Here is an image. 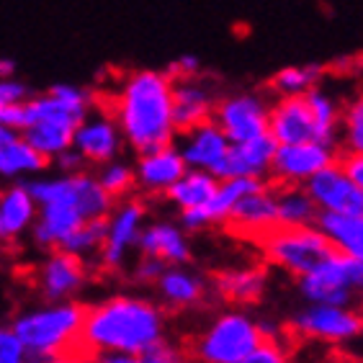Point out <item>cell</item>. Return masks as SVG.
Instances as JSON below:
<instances>
[{"mask_svg":"<svg viewBox=\"0 0 363 363\" xmlns=\"http://www.w3.org/2000/svg\"><path fill=\"white\" fill-rule=\"evenodd\" d=\"M98 111L116 121L137 155L173 145V80L165 70H132L113 93H91Z\"/></svg>","mask_w":363,"mask_h":363,"instance_id":"6da1fadb","label":"cell"},{"mask_svg":"<svg viewBox=\"0 0 363 363\" xmlns=\"http://www.w3.org/2000/svg\"><path fill=\"white\" fill-rule=\"evenodd\" d=\"M83 337L93 353L140 356L165 340V312L142 296H111L101 304H85Z\"/></svg>","mask_w":363,"mask_h":363,"instance_id":"7a4b0ae2","label":"cell"},{"mask_svg":"<svg viewBox=\"0 0 363 363\" xmlns=\"http://www.w3.org/2000/svg\"><path fill=\"white\" fill-rule=\"evenodd\" d=\"M255 245L263 252L266 266L281 268L294 279L307 276L335 252V245L315 224L312 227H279L276 224L266 235H260Z\"/></svg>","mask_w":363,"mask_h":363,"instance_id":"3957f363","label":"cell"},{"mask_svg":"<svg viewBox=\"0 0 363 363\" xmlns=\"http://www.w3.org/2000/svg\"><path fill=\"white\" fill-rule=\"evenodd\" d=\"M266 340L258 320L245 312H224L186 350L196 363H238Z\"/></svg>","mask_w":363,"mask_h":363,"instance_id":"277c9868","label":"cell"},{"mask_svg":"<svg viewBox=\"0 0 363 363\" xmlns=\"http://www.w3.org/2000/svg\"><path fill=\"white\" fill-rule=\"evenodd\" d=\"M296 286L309 304L358 307L363 304V263L335 250L315 271L296 279Z\"/></svg>","mask_w":363,"mask_h":363,"instance_id":"5b68a950","label":"cell"},{"mask_svg":"<svg viewBox=\"0 0 363 363\" xmlns=\"http://www.w3.org/2000/svg\"><path fill=\"white\" fill-rule=\"evenodd\" d=\"M271 104L258 93H235L214 104L211 121L222 129V134L235 142H250L268 134Z\"/></svg>","mask_w":363,"mask_h":363,"instance_id":"8992f818","label":"cell"},{"mask_svg":"<svg viewBox=\"0 0 363 363\" xmlns=\"http://www.w3.org/2000/svg\"><path fill=\"white\" fill-rule=\"evenodd\" d=\"M363 328V309L333 307V304H309L291 320L296 335L317 342H353Z\"/></svg>","mask_w":363,"mask_h":363,"instance_id":"52a82bcc","label":"cell"},{"mask_svg":"<svg viewBox=\"0 0 363 363\" xmlns=\"http://www.w3.org/2000/svg\"><path fill=\"white\" fill-rule=\"evenodd\" d=\"M301 189L315 201L320 214H340V217H363V189L358 186L340 160L315 173Z\"/></svg>","mask_w":363,"mask_h":363,"instance_id":"ba28073f","label":"cell"},{"mask_svg":"<svg viewBox=\"0 0 363 363\" xmlns=\"http://www.w3.org/2000/svg\"><path fill=\"white\" fill-rule=\"evenodd\" d=\"M147 217V203L140 196H129L119 206H113L106 238L101 250H98V268L104 273H116L124 266V258L129 247L137 245V238L142 232V222Z\"/></svg>","mask_w":363,"mask_h":363,"instance_id":"9c48e42d","label":"cell"},{"mask_svg":"<svg viewBox=\"0 0 363 363\" xmlns=\"http://www.w3.org/2000/svg\"><path fill=\"white\" fill-rule=\"evenodd\" d=\"M340 160V150L322 142H299V145H279L271 162L268 181L276 186H301L315 173Z\"/></svg>","mask_w":363,"mask_h":363,"instance_id":"30bf717a","label":"cell"},{"mask_svg":"<svg viewBox=\"0 0 363 363\" xmlns=\"http://www.w3.org/2000/svg\"><path fill=\"white\" fill-rule=\"evenodd\" d=\"M88 263L83 255L67 250H52L42 266L34 273V286L39 289L44 299L49 301H65L70 299L72 294L83 289L88 281Z\"/></svg>","mask_w":363,"mask_h":363,"instance_id":"8fae6325","label":"cell"},{"mask_svg":"<svg viewBox=\"0 0 363 363\" xmlns=\"http://www.w3.org/2000/svg\"><path fill=\"white\" fill-rule=\"evenodd\" d=\"M276 224H279V219H276V191H273L271 181H268L263 189L242 196L232 206L222 227L235 238L255 242L260 235H266Z\"/></svg>","mask_w":363,"mask_h":363,"instance_id":"7c38bea8","label":"cell"},{"mask_svg":"<svg viewBox=\"0 0 363 363\" xmlns=\"http://www.w3.org/2000/svg\"><path fill=\"white\" fill-rule=\"evenodd\" d=\"M268 134L276 145H299V142H317V126L307 96L276 98L268 116Z\"/></svg>","mask_w":363,"mask_h":363,"instance_id":"4fadbf2b","label":"cell"},{"mask_svg":"<svg viewBox=\"0 0 363 363\" xmlns=\"http://www.w3.org/2000/svg\"><path fill=\"white\" fill-rule=\"evenodd\" d=\"M276 147L279 145L273 142L271 134L250 142H235V145L230 142V150L224 155L222 168L217 170V178L219 181H224V178H260V181H268Z\"/></svg>","mask_w":363,"mask_h":363,"instance_id":"5bb4252c","label":"cell"},{"mask_svg":"<svg viewBox=\"0 0 363 363\" xmlns=\"http://www.w3.org/2000/svg\"><path fill=\"white\" fill-rule=\"evenodd\" d=\"M268 286V268L266 263H255V266L245 268H222V271L211 273V286L219 299L240 304V307H250L263 299Z\"/></svg>","mask_w":363,"mask_h":363,"instance_id":"9a60e30c","label":"cell"},{"mask_svg":"<svg viewBox=\"0 0 363 363\" xmlns=\"http://www.w3.org/2000/svg\"><path fill=\"white\" fill-rule=\"evenodd\" d=\"M189 170V165L183 162L178 147L168 145L152 152L140 155L137 162V189H142L147 196H165L170 191L173 183H178L183 178V173Z\"/></svg>","mask_w":363,"mask_h":363,"instance_id":"2e32d148","label":"cell"},{"mask_svg":"<svg viewBox=\"0 0 363 363\" xmlns=\"http://www.w3.org/2000/svg\"><path fill=\"white\" fill-rule=\"evenodd\" d=\"M201 77V75H199ZM194 80H175L173 83V126L175 134H186L196 126L211 121L217 98L206 85Z\"/></svg>","mask_w":363,"mask_h":363,"instance_id":"e0dca14e","label":"cell"},{"mask_svg":"<svg viewBox=\"0 0 363 363\" xmlns=\"http://www.w3.org/2000/svg\"><path fill=\"white\" fill-rule=\"evenodd\" d=\"M181 137L183 147L178 152H181L183 162L194 170H206V173L217 175L224 162V155L230 150V140L222 134V129L214 121H206Z\"/></svg>","mask_w":363,"mask_h":363,"instance_id":"ac0fdd59","label":"cell"},{"mask_svg":"<svg viewBox=\"0 0 363 363\" xmlns=\"http://www.w3.org/2000/svg\"><path fill=\"white\" fill-rule=\"evenodd\" d=\"M142 258L162 260L165 266H186L191 260V245L186 232L170 222H155L137 238Z\"/></svg>","mask_w":363,"mask_h":363,"instance_id":"d6986e66","label":"cell"},{"mask_svg":"<svg viewBox=\"0 0 363 363\" xmlns=\"http://www.w3.org/2000/svg\"><path fill=\"white\" fill-rule=\"evenodd\" d=\"M72 147H75V152L83 157V162L106 165V162H113V157L119 155L121 132H119V126H116V121L101 113L91 124L83 121V124L77 126Z\"/></svg>","mask_w":363,"mask_h":363,"instance_id":"ffe728a7","label":"cell"},{"mask_svg":"<svg viewBox=\"0 0 363 363\" xmlns=\"http://www.w3.org/2000/svg\"><path fill=\"white\" fill-rule=\"evenodd\" d=\"M155 289L160 291L162 304L168 309H191L206 299L209 284L183 266H168L155 281Z\"/></svg>","mask_w":363,"mask_h":363,"instance_id":"44dd1931","label":"cell"},{"mask_svg":"<svg viewBox=\"0 0 363 363\" xmlns=\"http://www.w3.org/2000/svg\"><path fill=\"white\" fill-rule=\"evenodd\" d=\"M44 168H49L47 155L36 152L16 129L0 124V175L36 173Z\"/></svg>","mask_w":363,"mask_h":363,"instance_id":"7402d4cb","label":"cell"},{"mask_svg":"<svg viewBox=\"0 0 363 363\" xmlns=\"http://www.w3.org/2000/svg\"><path fill=\"white\" fill-rule=\"evenodd\" d=\"M36 217V201L26 186L0 191V242H13Z\"/></svg>","mask_w":363,"mask_h":363,"instance_id":"603a6c76","label":"cell"},{"mask_svg":"<svg viewBox=\"0 0 363 363\" xmlns=\"http://www.w3.org/2000/svg\"><path fill=\"white\" fill-rule=\"evenodd\" d=\"M217 189H219L217 175L206 173V170L189 168L186 173H183L181 181L170 186V191L165 194V199H170V201H173L181 211L201 209V206H206V203L214 199Z\"/></svg>","mask_w":363,"mask_h":363,"instance_id":"cb8c5ba5","label":"cell"},{"mask_svg":"<svg viewBox=\"0 0 363 363\" xmlns=\"http://www.w3.org/2000/svg\"><path fill=\"white\" fill-rule=\"evenodd\" d=\"M271 186L276 191L279 227H312V224H317L320 211L301 186H276V183H271Z\"/></svg>","mask_w":363,"mask_h":363,"instance_id":"d4e9b609","label":"cell"},{"mask_svg":"<svg viewBox=\"0 0 363 363\" xmlns=\"http://www.w3.org/2000/svg\"><path fill=\"white\" fill-rule=\"evenodd\" d=\"M317 230H322L335 245V250L363 263V217H340V214H320Z\"/></svg>","mask_w":363,"mask_h":363,"instance_id":"484cf974","label":"cell"},{"mask_svg":"<svg viewBox=\"0 0 363 363\" xmlns=\"http://www.w3.org/2000/svg\"><path fill=\"white\" fill-rule=\"evenodd\" d=\"M325 72H328V67L317 62L281 67V70L268 80V91L276 98L304 96V93H309L312 88H320V80L325 77Z\"/></svg>","mask_w":363,"mask_h":363,"instance_id":"4316f807","label":"cell"},{"mask_svg":"<svg viewBox=\"0 0 363 363\" xmlns=\"http://www.w3.org/2000/svg\"><path fill=\"white\" fill-rule=\"evenodd\" d=\"M307 96V104L312 108V116H315L317 126V142L330 147H337V137H340V119H342V108L337 106V101L330 96L328 91L322 88H312Z\"/></svg>","mask_w":363,"mask_h":363,"instance_id":"83f0119b","label":"cell"},{"mask_svg":"<svg viewBox=\"0 0 363 363\" xmlns=\"http://www.w3.org/2000/svg\"><path fill=\"white\" fill-rule=\"evenodd\" d=\"M75 126L70 124H57V121H39V124H31L28 129H23L21 137L34 147L36 152L47 155H60L65 150H70L72 140H75Z\"/></svg>","mask_w":363,"mask_h":363,"instance_id":"f1b7e54d","label":"cell"},{"mask_svg":"<svg viewBox=\"0 0 363 363\" xmlns=\"http://www.w3.org/2000/svg\"><path fill=\"white\" fill-rule=\"evenodd\" d=\"M342 140L337 142L340 155H363V93H358L345 108H342Z\"/></svg>","mask_w":363,"mask_h":363,"instance_id":"f546056e","label":"cell"},{"mask_svg":"<svg viewBox=\"0 0 363 363\" xmlns=\"http://www.w3.org/2000/svg\"><path fill=\"white\" fill-rule=\"evenodd\" d=\"M98 183L106 194L111 196L113 201L119 203L129 196H134L137 191V173L134 168L124 165V162H106L104 170L98 173Z\"/></svg>","mask_w":363,"mask_h":363,"instance_id":"4dcf8cb0","label":"cell"},{"mask_svg":"<svg viewBox=\"0 0 363 363\" xmlns=\"http://www.w3.org/2000/svg\"><path fill=\"white\" fill-rule=\"evenodd\" d=\"M140 363H196L186 348H178L173 342L160 340L140 353Z\"/></svg>","mask_w":363,"mask_h":363,"instance_id":"1f68e13d","label":"cell"},{"mask_svg":"<svg viewBox=\"0 0 363 363\" xmlns=\"http://www.w3.org/2000/svg\"><path fill=\"white\" fill-rule=\"evenodd\" d=\"M238 363H291V358H289V350L279 342V337H271V340L260 342L258 348L250 350Z\"/></svg>","mask_w":363,"mask_h":363,"instance_id":"d6a6232c","label":"cell"},{"mask_svg":"<svg viewBox=\"0 0 363 363\" xmlns=\"http://www.w3.org/2000/svg\"><path fill=\"white\" fill-rule=\"evenodd\" d=\"M0 363H26V350L11 330H0Z\"/></svg>","mask_w":363,"mask_h":363,"instance_id":"836d02e7","label":"cell"},{"mask_svg":"<svg viewBox=\"0 0 363 363\" xmlns=\"http://www.w3.org/2000/svg\"><path fill=\"white\" fill-rule=\"evenodd\" d=\"M165 263L155 258H140L137 268H134V281L137 284H145V286H155V281L160 279V273L165 271Z\"/></svg>","mask_w":363,"mask_h":363,"instance_id":"e575fe53","label":"cell"},{"mask_svg":"<svg viewBox=\"0 0 363 363\" xmlns=\"http://www.w3.org/2000/svg\"><path fill=\"white\" fill-rule=\"evenodd\" d=\"M165 72H168V77L173 83L175 80H194V77L201 75V62H199L196 57H181V60H175Z\"/></svg>","mask_w":363,"mask_h":363,"instance_id":"d590c367","label":"cell"},{"mask_svg":"<svg viewBox=\"0 0 363 363\" xmlns=\"http://www.w3.org/2000/svg\"><path fill=\"white\" fill-rule=\"evenodd\" d=\"M23 98H28L26 85L16 83V80H0V108L13 104H23Z\"/></svg>","mask_w":363,"mask_h":363,"instance_id":"8d00e7d4","label":"cell"},{"mask_svg":"<svg viewBox=\"0 0 363 363\" xmlns=\"http://www.w3.org/2000/svg\"><path fill=\"white\" fill-rule=\"evenodd\" d=\"M340 165L363 189V155H340Z\"/></svg>","mask_w":363,"mask_h":363,"instance_id":"74e56055","label":"cell"},{"mask_svg":"<svg viewBox=\"0 0 363 363\" xmlns=\"http://www.w3.org/2000/svg\"><path fill=\"white\" fill-rule=\"evenodd\" d=\"M93 363H140V356L132 353H98Z\"/></svg>","mask_w":363,"mask_h":363,"instance_id":"f35d334b","label":"cell"},{"mask_svg":"<svg viewBox=\"0 0 363 363\" xmlns=\"http://www.w3.org/2000/svg\"><path fill=\"white\" fill-rule=\"evenodd\" d=\"M16 65L11 60H0V80H13Z\"/></svg>","mask_w":363,"mask_h":363,"instance_id":"ab89813d","label":"cell"},{"mask_svg":"<svg viewBox=\"0 0 363 363\" xmlns=\"http://www.w3.org/2000/svg\"><path fill=\"white\" fill-rule=\"evenodd\" d=\"M353 342H361V350H363V328H361V333H358L356 340H353Z\"/></svg>","mask_w":363,"mask_h":363,"instance_id":"60d3db41","label":"cell"},{"mask_svg":"<svg viewBox=\"0 0 363 363\" xmlns=\"http://www.w3.org/2000/svg\"><path fill=\"white\" fill-rule=\"evenodd\" d=\"M47 363H67V361H47Z\"/></svg>","mask_w":363,"mask_h":363,"instance_id":"b9f144b4","label":"cell"},{"mask_svg":"<svg viewBox=\"0 0 363 363\" xmlns=\"http://www.w3.org/2000/svg\"><path fill=\"white\" fill-rule=\"evenodd\" d=\"M361 307H363V304H361Z\"/></svg>","mask_w":363,"mask_h":363,"instance_id":"7bdbcfd3","label":"cell"}]
</instances>
